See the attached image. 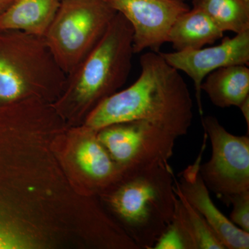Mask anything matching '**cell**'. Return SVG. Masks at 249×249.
<instances>
[{
	"label": "cell",
	"instance_id": "9c48e42d",
	"mask_svg": "<svg viewBox=\"0 0 249 249\" xmlns=\"http://www.w3.org/2000/svg\"><path fill=\"white\" fill-rule=\"evenodd\" d=\"M160 55L165 61L178 71H182L193 80L199 114L204 113L201 85L210 73L231 65H249V30L226 37L220 44L199 49L167 52Z\"/></svg>",
	"mask_w": 249,
	"mask_h": 249
},
{
	"label": "cell",
	"instance_id": "2e32d148",
	"mask_svg": "<svg viewBox=\"0 0 249 249\" xmlns=\"http://www.w3.org/2000/svg\"><path fill=\"white\" fill-rule=\"evenodd\" d=\"M223 31L235 34L249 30V2L245 0H192Z\"/></svg>",
	"mask_w": 249,
	"mask_h": 249
},
{
	"label": "cell",
	"instance_id": "4fadbf2b",
	"mask_svg": "<svg viewBox=\"0 0 249 249\" xmlns=\"http://www.w3.org/2000/svg\"><path fill=\"white\" fill-rule=\"evenodd\" d=\"M224 32L201 10L190 9L174 22L168 42L175 52L199 49L222 38Z\"/></svg>",
	"mask_w": 249,
	"mask_h": 249
},
{
	"label": "cell",
	"instance_id": "7a4b0ae2",
	"mask_svg": "<svg viewBox=\"0 0 249 249\" xmlns=\"http://www.w3.org/2000/svg\"><path fill=\"white\" fill-rule=\"evenodd\" d=\"M133 34L128 21L117 13L97 45L67 75L63 91L53 103L67 124L85 121L127 81L134 54Z\"/></svg>",
	"mask_w": 249,
	"mask_h": 249
},
{
	"label": "cell",
	"instance_id": "7402d4cb",
	"mask_svg": "<svg viewBox=\"0 0 249 249\" xmlns=\"http://www.w3.org/2000/svg\"><path fill=\"white\" fill-rule=\"evenodd\" d=\"M59 1H62V0H59Z\"/></svg>",
	"mask_w": 249,
	"mask_h": 249
},
{
	"label": "cell",
	"instance_id": "277c9868",
	"mask_svg": "<svg viewBox=\"0 0 249 249\" xmlns=\"http://www.w3.org/2000/svg\"><path fill=\"white\" fill-rule=\"evenodd\" d=\"M66 79L44 37L0 30V106L31 98L53 104Z\"/></svg>",
	"mask_w": 249,
	"mask_h": 249
},
{
	"label": "cell",
	"instance_id": "3957f363",
	"mask_svg": "<svg viewBox=\"0 0 249 249\" xmlns=\"http://www.w3.org/2000/svg\"><path fill=\"white\" fill-rule=\"evenodd\" d=\"M175 175L169 163L121 171L103 201L139 249H152L175 211Z\"/></svg>",
	"mask_w": 249,
	"mask_h": 249
},
{
	"label": "cell",
	"instance_id": "5b68a950",
	"mask_svg": "<svg viewBox=\"0 0 249 249\" xmlns=\"http://www.w3.org/2000/svg\"><path fill=\"white\" fill-rule=\"evenodd\" d=\"M116 14L106 0L60 1L44 39L67 76L97 45Z\"/></svg>",
	"mask_w": 249,
	"mask_h": 249
},
{
	"label": "cell",
	"instance_id": "8fae6325",
	"mask_svg": "<svg viewBox=\"0 0 249 249\" xmlns=\"http://www.w3.org/2000/svg\"><path fill=\"white\" fill-rule=\"evenodd\" d=\"M174 191L173 219L153 249H226L209 223L175 186Z\"/></svg>",
	"mask_w": 249,
	"mask_h": 249
},
{
	"label": "cell",
	"instance_id": "ffe728a7",
	"mask_svg": "<svg viewBox=\"0 0 249 249\" xmlns=\"http://www.w3.org/2000/svg\"><path fill=\"white\" fill-rule=\"evenodd\" d=\"M175 1H182V2H185V1H189V0H175Z\"/></svg>",
	"mask_w": 249,
	"mask_h": 249
},
{
	"label": "cell",
	"instance_id": "d6986e66",
	"mask_svg": "<svg viewBox=\"0 0 249 249\" xmlns=\"http://www.w3.org/2000/svg\"><path fill=\"white\" fill-rule=\"evenodd\" d=\"M14 1L15 0H0V14L6 11Z\"/></svg>",
	"mask_w": 249,
	"mask_h": 249
},
{
	"label": "cell",
	"instance_id": "ba28073f",
	"mask_svg": "<svg viewBox=\"0 0 249 249\" xmlns=\"http://www.w3.org/2000/svg\"><path fill=\"white\" fill-rule=\"evenodd\" d=\"M133 29L134 53L149 49L160 52L168 42L175 19L190 9L186 2L175 0H106Z\"/></svg>",
	"mask_w": 249,
	"mask_h": 249
},
{
	"label": "cell",
	"instance_id": "30bf717a",
	"mask_svg": "<svg viewBox=\"0 0 249 249\" xmlns=\"http://www.w3.org/2000/svg\"><path fill=\"white\" fill-rule=\"evenodd\" d=\"M206 139L205 134L204 144L196 161L179 174L178 181L175 178V188L209 223L226 249H249V232L237 227L219 211L201 178L199 167Z\"/></svg>",
	"mask_w": 249,
	"mask_h": 249
},
{
	"label": "cell",
	"instance_id": "8992f818",
	"mask_svg": "<svg viewBox=\"0 0 249 249\" xmlns=\"http://www.w3.org/2000/svg\"><path fill=\"white\" fill-rule=\"evenodd\" d=\"M96 137L121 171L169 163L178 137L145 120L106 126Z\"/></svg>",
	"mask_w": 249,
	"mask_h": 249
},
{
	"label": "cell",
	"instance_id": "ac0fdd59",
	"mask_svg": "<svg viewBox=\"0 0 249 249\" xmlns=\"http://www.w3.org/2000/svg\"><path fill=\"white\" fill-rule=\"evenodd\" d=\"M240 108L242 115L245 118L246 124H247V132H249V97L246 98L238 107Z\"/></svg>",
	"mask_w": 249,
	"mask_h": 249
},
{
	"label": "cell",
	"instance_id": "6da1fadb",
	"mask_svg": "<svg viewBox=\"0 0 249 249\" xmlns=\"http://www.w3.org/2000/svg\"><path fill=\"white\" fill-rule=\"evenodd\" d=\"M138 79L100 103L89 113L84 126L93 131L110 124L135 120L150 121L175 134L186 135L193 119V103L186 81L160 52L140 57Z\"/></svg>",
	"mask_w": 249,
	"mask_h": 249
},
{
	"label": "cell",
	"instance_id": "7c38bea8",
	"mask_svg": "<svg viewBox=\"0 0 249 249\" xmlns=\"http://www.w3.org/2000/svg\"><path fill=\"white\" fill-rule=\"evenodd\" d=\"M59 0H15L0 14V30H17L44 37L53 21Z\"/></svg>",
	"mask_w": 249,
	"mask_h": 249
},
{
	"label": "cell",
	"instance_id": "5bb4252c",
	"mask_svg": "<svg viewBox=\"0 0 249 249\" xmlns=\"http://www.w3.org/2000/svg\"><path fill=\"white\" fill-rule=\"evenodd\" d=\"M201 90L218 107H238L249 97V67L231 65L217 69L204 78Z\"/></svg>",
	"mask_w": 249,
	"mask_h": 249
},
{
	"label": "cell",
	"instance_id": "52a82bcc",
	"mask_svg": "<svg viewBox=\"0 0 249 249\" xmlns=\"http://www.w3.org/2000/svg\"><path fill=\"white\" fill-rule=\"evenodd\" d=\"M201 124L212 154L209 161L201 163V176L209 190L226 203L232 195L249 191V135L230 133L213 116L203 117Z\"/></svg>",
	"mask_w": 249,
	"mask_h": 249
},
{
	"label": "cell",
	"instance_id": "44dd1931",
	"mask_svg": "<svg viewBox=\"0 0 249 249\" xmlns=\"http://www.w3.org/2000/svg\"><path fill=\"white\" fill-rule=\"evenodd\" d=\"M246 1H247V2H249V0H245Z\"/></svg>",
	"mask_w": 249,
	"mask_h": 249
},
{
	"label": "cell",
	"instance_id": "9a60e30c",
	"mask_svg": "<svg viewBox=\"0 0 249 249\" xmlns=\"http://www.w3.org/2000/svg\"><path fill=\"white\" fill-rule=\"evenodd\" d=\"M96 132L89 129V137L77 149L76 160L80 170L96 187L107 188L120 176L121 170L98 141Z\"/></svg>",
	"mask_w": 249,
	"mask_h": 249
},
{
	"label": "cell",
	"instance_id": "e0dca14e",
	"mask_svg": "<svg viewBox=\"0 0 249 249\" xmlns=\"http://www.w3.org/2000/svg\"><path fill=\"white\" fill-rule=\"evenodd\" d=\"M225 204L232 206L229 219L244 231L249 232V191L232 195Z\"/></svg>",
	"mask_w": 249,
	"mask_h": 249
}]
</instances>
